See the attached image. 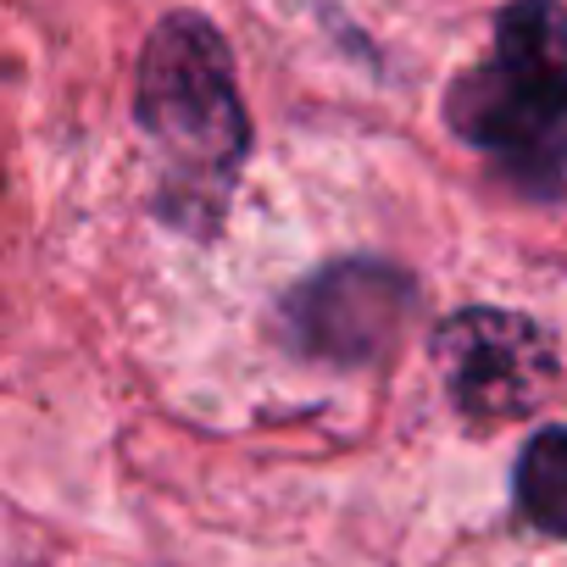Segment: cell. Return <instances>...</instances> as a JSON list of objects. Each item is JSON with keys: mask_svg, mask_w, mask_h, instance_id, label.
I'll return each instance as SVG.
<instances>
[{"mask_svg": "<svg viewBox=\"0 0 567 567\" xmlns=\"http://www.w3.org/2000/svg\"><path fill=\"white\" fill-rule=\"evenodd\" d=\"M134 123L156 151L162 217L195 239L217 234L250 151V117L228 40L200 12H167L151 29L134 73Z\"/></svg>", "mask_w": 567, "mask_h": 567, "instance_id": "obj_1", "label": "cell"}, {"mask_svg": "<svg viewBox=\"0 0 567 567\" xmlns=\"http://www.w3.org/2000/svg\"><path fill=\"white\" fill-rule=\"evenodd\" d=\"M445 123L528 200H567V7L506 0L495 40L445 90Z\"/></svg>", "mask_w": 567, "mask_h": 567, "instance_id": "obj_2", "label": "cell"}, {"mask_svg": "<svg viewBox=\"0 0 567 567\" xmlns=\"http://www.w3.org/2000/svg\"><path fill=\"white\" fill-rule=\"evenodd\" d=\"M434 362L451 406L473 429H501L528 417L556 384L550 334L506 307H462L434 329Z\"/></svg>", "mask_w": 567, "mask_h": 567, "instance_id": "obj_3", "label": "cell"}, {"mask_svg": "<svg viewBox=\"0 0 567 567\" xmlns=\"http://www.w3.org/2000/svg\"><path fill=\"white\" fill-rule=\"evenodd\" d=\"M417 307V284L379 256H346L323 272L301 278L278 312V329L296 351L334 362V368H373L384 362Z\"/></svg>", "mask_w": 567, "mask_h": 567, "instance_id": "obj_4", "label": "cell"}, {"mask_svg": "<svg viewBox=\"0 0 567 567\" xmlns=\"http://www.w3.org/2000/svg\"><path fill=\"white\" fill-rule=\"evenodd\" d=\"M512 495H517L523 523L567 539V423H550L523 445L517 473H512Z\"/></svg>", "mask_w": 567, "mask_h": 567, "instance_id": "obj_5", "label": "cell"}]
</instances>
